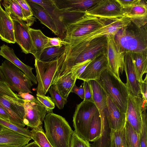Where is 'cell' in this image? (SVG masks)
Returning a JSON list of instances; mask_svg holds the SVG:
<instances>
[{"label":"cell","mask_w":147,"mask_h":147,"mask_svg":"<svg viewBox=\"0 0 147 147\" xmlns=\"http://www.w3.org/2000/svg\"><path fill=\"white\" fill-rule=\"evenodd\" d=\"M145 21L141 20L138 23L136 21L135 27L132 20L129 24L119 30L114 36L117 45L122 54L147 53L146 30L140 25L146 23Z\"/></svg>","instance_id":"6da1fadb"},{"label":"cell","mask_w":147,"mask_h":147,"mask_svg":"<svg viewBox=\"0 0 147 147\" xmlns=\"http://www.w3.org/2000/svg\"><path fill=\"white\" fill-rule=\"evenodd\" d=\"M107 47V37L104 36L91 41L78 52L65 56L64 60L58 64L52 84H54L69 73L74 67L87 60H92L101 54L106 53Z\"/></svg>","instance_id":"7a4b0ae2"},{"label":"cell","mask_w":147,"mask_h":147,"mask_svg":"<svg viewBox=\"0 0 147 147\" xmlns=\"http://www.w3.org/2000/svg\"><path fill=\"white\" fill-rule=\"evenodd\" d=\"M44 122L45 135L53 147H70L74 131L64 118L53 112L47 113Z\"/></svg>","instance_id":"3957f363"},{"label":"cell","mask_w":147,"mask_h":147,"mask_svg":"<svg viewBox=\"0 0 147 147\" xmlns=\"http://www.w3.org/2000/svg\"><path fill=\"white\" fill-rule=\"evenodd\" d=\"M96 81L120 110L125 114L129 94L125 84L107 69Z\"/></svg>","instance_id":"277c9868"},{"label":"cell","mask_w":147,"mask_h":147,"mask_svg":"<svg viewBox=\"0 0 147 147\" xmlns=\"http://www.w3.org/2000/svg\"><path fill=\"white\" fill-rule=\"evenodd\" d=\"M104 24L103 19L86 12L78 19L65 24V33L63 40L70 43L79 38L101 27Z\"/></svg>","instance_id":"5b68a950"},{"label":"cell","mask_w":147,"mask_h":147,"mask_svg":"<svg viewBox=\"0 0 147 147\" xmlns=\"http://www.w3.org/2000/svg\"><path fill=\"white\" fill-rule=\"evenodd\" d=\"M64 24L83 16L100 0H53Z\"/></svg>","instance_id":"8992f818"},{"label":"cell","mask_w":147,"mask_h":147,"mask_svg":"<svg viewBox=\"0 0 147 147\" xmlns=\"http://www.w3.org/2000/svg\"><path fill=\"white\" fill-rule=\"evenodd\" d=\"M98 111L90 100H84L76 106L73 116L74 132L83 139L88 140L90 126L93 116Z\"/></svg>","instance_id":"52a82bcc"},{"label":"cell","mask_w":147,"mask_h":147,"mask_svg":"<svg viewBox=\"0 0 147 147\" xmlns=\"http://www.w3.org/2000/svg\"><path fill=\"white\" fill-rule=\"evenodd\" d=\"M0 66L5 82L12 91L32 93V81L18 67L7 60Z\"/></svg>","instance_id":"ba28073f"},{"label":"cell","mask_w":147,"mask_h":147,"mask_svg":"<svg viewBox=\"0 0 147 147\" xmlns=\"http://www.w3.org/2000/svg\"><path fill=\"white\" fill-rule=\"evenodd\" d=\"M59 59L49 62H42L35 59L36 78L38 82L36 94L45 95L49 91L56 71Z\"/></svg>","instance_id":"9c48e42d"},{"label":"cell","mask_w":147,"mask_h":147,"mask_svg":"<svg viewBox=\"0 0 147 147\" xmlns=\"http://www.w3.org/2000/svg\"><path fill=\"white\" fill-rule=\"evenodd\" d=\"M147 102L141 96H135L129 94L125 113L126 121L140 134L143 120L147 116Z\"/></svg>","instance_id":"30bf717a"},{"label":"cell","mask_w":147,"mask_h":147,"mask_svg":"<svg viewBox=\"0 0 147 147\" xmlns=\"http://www.w3.org/2000/svg\"><path fill=\"white\" fill-rule=\"evenodd\" d=\"M24 101V124L32 129L44 131L43 122L47 113V110L36 98L31 101Z\"/></svg>","instance_id":"8fae6325"},{"label":"cell","mask_w":147,"mask_h":147,"mask_svg":"<svg viewBox=\"0 0 147 147\" xmlns=\"http://www.w3.org/2000/svg\"><path fill=\"white\" fill-rule=\"evenodd\" d=\"M114 36H107V47L106 56L107 69L119 80L120 74H122L124 70V54L120 51L115 42Z\"/></svg>","instance_id":"7c38bea8"},{"label":"cell","mask_w":147,"mask_h":147,"mask_svg":"<svg viewBox=\"0 0 147 147\" xmlns=\"http://www.w3.org/2000/svg\"><path fill=\"white\" fill-rule=\"evenodd\" d=\"M24 101L20 98H13L0 92V107L9 115L10 122L24 127Z\"/></svg>","instance_id":"4fadbf2b"},{"label":"cell","mask_w":147,"mask_h":147,"mask_svg":"<svg viewBox=\"0 0 147 147\" xmlns=\"http://www.w3.org/2000/svg\"><path fill=\"white\" fill-rule=\"evenodd\" d=\"M86 13L102 19H117L125 17L122 8L116 0H100Z\"/></svg>","instance_id":"5bb4252c"},{"label":"cell","mask_w":147,"mask_h":147,"mask_svg":"<svg viewBox=\"0 0 147 147\" xmlns=\"http://www.w3.org/2000/svg\"><path fill=\"white\" fill-rule=\"evenodd\" d=\"M124 67L127 78L125 84L129 94L135 96H141L139 81L134 63L129 53L124 54Z\"/></svg>","instance_id":"9a60e30c"},{"label":"cell","mask_w":147,"mask_h":147,"mask_svg":"<svg viewBox=\"0 0 147 147\" xmlns=\"http://www.w3.org/2000/svg\"><path fill=\"white\" fill-rule=\"evenodd\" d=\"M106 53L101 54L92 59L78 79L87 82L99 80L102 73L107 67Z\"/></svg>","instance_id":"2e32d148"},{"label":"cell","mask_w":147,"mask_h":147,"mask_svg":"<svg viewBox=\"0 0 147 147\" xmlns=\"http://www.w3.org/2000/svg\"><path fill=\"white\" fill-rule=\"evenodd\" d=\"M13 23L15 39L22 52L26 54L29 53L32 41L29 32L30 27L22 20L11 18Z\"/></svg>","instance_id":"e0dca14e"},{"label":"cell","mask_w":147,"mask_h":147,"mask_svg":"<svg viewBox=\"0 0 147 147\" xmlns=\"http://www.w3.org/2000/svg\"><path fill=\"white\" fill-rule=\"evenodd\" d=\"M106 95L107 107L104 111L109 126L114 130L120 129L125 126V114L120 110L109 96Z\"/></svg>","instance_id":"ac0fdd59"},{"label":"cell","mask_w":147,"mask_h":147,"mask_svg":"<svg viewBox=\"0 0 147 147\" xmlns=\"http://www.w3.org/2000/svg\"><path fill=\"white\" fill-rule=\"evenodd\" d=\"M42 6L49 13L54 22L59 34L58 37L63 40L65 33V26L62 16L53 0H30Z\"/></svg>","instance_id":"d6986e66"},{"label":"cell","mask_w":147,"mask_h":147,"mask_svg":"<svg viewBox=\"0 0 147 147\" xmlns=\"http://www.w3.org/2000/svg\"><path fill=\"white\" fill-rule=\"evenodd\" d=\"M0 55L11 62L26 75L35 84L37 83L36 77L32 72L33 68L22 62L16 56L14 51L7 45L3 44L0 47Z\"/></svg>","instance_id":"ffe728a7"},{"label":"cell","mask_w":147,"mask_h":147,"mask_svg":"<svg viewBox=\"0 0 147 147\" xmlns=\"http://www.w3.org/2000/svg\"><path fill=\"white\" fill-rule=\"evenodd\" d=\"M31 139L30 138L7 129L0 133V146L23 147Z\"/></svg>","instance_id":"44dd1931"},{"label":"cell","mask_w":147,"mask_h":147,"mask_svg":"<svg viewBox=\"0 0 147 147\" xmlns=\"http://www.w3.org/2000/svg\"><path fill=\"white\" fill-rule=\"evenodd\" d=\"M0 38L8 43H15L13 23L10 16L4 10L0 3Z\"/></svg>","instance_id":"7402d4cb"},{"label":"cell","mask_w":147,"mask_h":147,"mask_svg":"<svg viewBox=\"0 0 147 147\" xmlns=\"http://www.w3.org/2000/svg\"><path fill=\"white\" fill-rule=\"evenodd\" d=\"M29 32L32 41L29 53L32 54L35 59L38 60L42 51L46 48L49 37L39 29L30 27Z\"/></svg>","instance_id":"603a6c76"},{"label":"cell","mask_w":147,"mask_h":147,"mask_svg":"<svg viewBox=\"0 0 147 147\" xmlns=\"http://www.w3.org/2000/svg\"><path fill=\"white\" fill-rule=\"evenodd\" d=\"M26 1L32 9L33 16L58 37L59 34L55 24L49 13L39 5L32 2L30 0Z\"/></svg>","instance_id":"cb8c5ba5"},{"label":"cell","mask_w":147,"mask_h":147,"mask_svg":"<svg viewBox=\"0 0 147 147\" xmlns=\"http://www.w3.org/2000/svg\"><path fill=\"white\" fill-rule=\"evenodd\" d=\"M90 88L91 101L95 105L99 112L105 110L107 107V95L104 91L96 80L87 81Z\"/></svg>","instance_id":"d4e9b609"},{"label":"cell","mask_w":147,"mask_h":147,"mask_svg":"<svg viewBox=\"0 0 147 147\" xmlns=\"http://www.w3.org/2000/svg\"><path fill=\"white\" fill-rule=\"evenodd\" d=\"M77 79L72 71L58 80L52 86L62 97L67 100Z\"/></svg>","instance_id":"484cf974"},{"label":"cell","mask_w":147,"mask_h":147,"mask_svg":"<svg viewBox=\"0 0 147 147\" xmlns=\"http://www.w3.org/2000/svg\"><path fill=\"white\" fill-rule=\"evenodd\" d=\"M101 120L102 126L98 138L93 142L91 147H111V129L106 118L105 111L99 112Z\"/></svg>","instance_id":"4316f807"},{"label":"cell","mask_w":147,"mask_h":147,"mask_svg":"<svg viewBox=\"0 0 147 147\" xmlns=\"http://www.w3.org/2000/svg\"><path fill=\"white\" fill-rule=\"evenodd\" d=\"M122 9L125 17L133 20L147 19V4L142 0L131 7Z\"/></svg>","instance_id":"83f0119b"},{"label":"cell","mask_w":147,"mask_h":147,"mask_svg":"<svg viewBox=\"0 0 147 147\" xmlns=\"http://www.w3.org/2000/svg\"><path fill=\"white\" fill-rule=\"evenodd\" d=\"M140 82L143 75L147 72V53H129Z\"/></svg>","instance_id":"f1b7e54d"},{"label":"cell","mask_w":147,"mask_h":147,"mask_svg":"<svg viewBox=\"0 0 147 147\" xmlns=\"http://www.w3.org/2000/svg\"><path fill=\"white\" fill-rule=\"evenodd\" d=\"M65 46L46 48L42 51L38 60L44 62L57 60L65 53Z\"/></svg>","instance_id":"f546056e"},{"label":"cell","mask_w":147,"mask_h":147,"mask_svg":"<svg viewBox=\"0 0 147 147\" xmlns=\"http://www.w3.org/2000/svg\"><path fill=\"white\" fill-rule=\"evenodd\" d=\"M2 4L5 11L11 17L23 21L21 7L16 0H4Z\"/></svg>","instance_id":"4dcf8cb0"},{"label":"cell","mask_w":147,"mask_h":147,"mask_svg":"<svg viewBox=\"0 0 147 147\" xmlns=\"http://www.w3.org/2000/svg\"><path fill=\"white\" fill-rule=\"evenodd\" d=\"M102 126L101 120L98 111L92 118L90 126L88 141L93 142L96 140L100 134Z\"/></svg>","instance_id":"1f68e13d"},{"label":"cell","mask_w":147,"mask_h":147,"mask_svg":"<svg viewBox=\"0 0 147 147\" xmlns=\"http://www.w3.org/2000/svg\"><path fill=\"white\" fill-rule=\"evenodd\" d=\"M111 130V147H127L125 126L119 130Z\"/></svg>","instance_id":"d6a6232c"},{"label":"cell","mask_w":147,"mask_h":147,"mask_svg":"<svg viewBox=\"0 0 147 147\" xmlns=\"http://www.w3.org/2000/svg\"><path fill=\"white\" fill-rule=\"evenodd\" d=\"M125 128L127 147H141L139 134L126 121Z\"/></svg>","instance_id":"836d02e7"},{"label":"cell","mask_w":147,"mask_h":147,"mask_svg":"<svg viewBox=\"0 0 147 147\" xmlns=\"http://www.w3.org/2000/svg\"><path fill=\"white\" fill-rule=\"evenodd\" d=\"M21 7L23 21L30 27L34 23L35 18L33 17L32 9L26 0H16Z\"/></svg>","instance_id":"e575fe53"},{"label":"cell","mask_w":147,"mask_h":147,"mask_svg":"<svg viewBox=\"0 0 147 147\" xmlns=\"http://www.w3.org/2000/svg\"><path fill=\"white\" fill-rule=\"evenodd\" d=\"M0 126L31 138V131L28 128L13 123L0 118Z\"/></svg>","instance_id":"d590c367"},{"label":"cell","mask_w":147,"mask_h":147,"mask_svg":"<svg viewBox=\"0 0 147 147\" xmlns=\"http://www.w3.org/2000/svg\"><path fill=\"white\" fill-rule=\"evenodd\" d=\"M31 138L40 147H53L44 131L32 129Z\"/></svg>","instance_id":"8d00e7d4"},{"label":"cell","mask_w":147,"mask_h":147,"mask_svg":"<svg viewBox=\"0 0 147 147\" xmlns=\"http://www.w3.org/2000/svg\"><path fill=\"white\" fill-rule=\"evenodd\" d=\"M49 91L55 105L60 109H63L67 100L63 98L52 86L50 87Z\"/></svg>","instance_id":"74e56055"},{"label":"cell","mask_w":147,"mask_h":147,"mask_svg":"<svg viewBox=\"0 0 147 147\" xmlns=\"http://www.w3.org/2000/svg\"><path fill=\"white\" fill-rule=\"evenodd\" d=\"M37 99L40 102L47 111V113L53 112V110L55 107V105L51 98L49 96L36 95Z\"/></svg>","instance_id":"f35d334b"},{"label":"cell","mask_w":147,"mask_h":147,"mask_svg":"<svg viewBox=\"0 0 147 147\" xmlns=\"http://www.w3.org/2000/svg\"><path fill=\"white\" fill-rule=\"evenodd\" d=\"M70 147H91L89 142L81 138L74 131L71 139Z\"/></svg>","instance_id":"ab89813d"},{"label":"cell","mask_w":147,"mask_h":147,"mask_svg":"<svg viewBox=\"0 0 147 147\" xmlns=\"http://www.w3.org/2000/svg\"><path fill=\"white\" fill-rule=\"evenodd\" d=\"M147 116L143 119L140 135L141 147H147Z\"/></svg>","instance_id":"60d3db41"},{"label":"cell","mask_w":147,"mask_h":147,"mask_svg":"<svg viewBox=\"0 0 147 147\" xmlns=\"http://www.w3.org/2000/svg\"><path fill=\"white\" fill-rule=\"evenodd\" d=\"M92 60H87L76 65L70 69L69 72L72 71L74 75L78 79V78Z\"/></svg>","instance_id":"b9f144b4"},{"label":"cell","mask_w":147,"mask_h":147,"mask_svg":"<svg viewBox=\"0 0 147 147\" xmlns=\"http://www.w3.org/2000/svg\"><path fill=\"white\" fill-rule=\"evenodd\" d=\"M69 44V43L64 41L58 37H49L48 43L46 48L53 46L60 47L68 45Z\"/></svg>","instance_id":"7bdbcfd3"},{"label":"cell","mask_w":147,"mask_h":147,"mask_svg":"<svg viewBox=\"0 0 147 147\" xmlns=\"http://www.w3.org/2000/svg\"><path fill=\"white\" fill-rule=\"evenodd\" d=\"M0 92L13 98H19L18 94L14 93L5 83L0 81Z\"/></svg>","instance_id":"ee69618b"},{"label":"cell","mask_w":147,"mask_h":147,"mask_svg":"<svg viewBox=\"0 0 147 147\" xmlns=\"http://www.w3.org/2000/svg\"><path fill=\"white\" fill-rule=\"evenodd\" d=\"M122 8L131 7L140 2L141 0H116Z\"/></svg>","instance_id":"f6af8a7d"},{"label":"cell","mask_w":147,"mask_h":147,"mask_svg":"<svg viewBox=\"0 0 147 147\" xmlns=\"http://www.w3.org/2000/svg\"><path fill=\"white\" fill-rule=\"evenodd\" d=\"M141 98L143 100L147 102V75L145 79L141 82L140 85Z\"/></svg>","instance_id":"bcb514c9"},{"label":"cell","mask_w":147,"mask_h":147,"mask_svg":"<svg viewBox=\"0 0 147 147\" xmlns=\"http://www.w3.org/2000/svg\"><path fill=\"white\" fill-rule=\"evenodd\" d=\"M83 86L84 91V100L91 101L90 90L88 82L84 81Z\"/></svg>","instance_id":"7dc6e473"},{"label":"cell","mask_w":147,"mask_h":147,"mask_svg":"<svg viewBox=\"0 0 147 147\" xmlns=\"http://www.w3.org/2000/svg\"><path fill=\"white\" fill-rule=\"evenodd\" d=\"M71 92H74L78 95L81 99L84 98V91L83 86L82 85L78 87L75 84L73 86Z\"/></svg>","instance_id":"c3c4849f"},{"label":"cell","mask_w":147,"mask_h":147,"mask_svg":"<svg viewBox=\"0 0 147 147\" xmlns=\"http://www.w3.org/2000/svg\"><path fill=\"white\" fill-rule=\"evenodd\" d=\"M19 96L22 98L23 99L29 101H31L34 100L35 98L28 92H18Z\"/></svg>","instance_id":"681fc988"},{"label":"cell","mask_w":147,"mask_h":147,"mask_svg":"<svg viewBox=\"0 0 147 147\" xmlns=\"http://www.w3.org/2000/svg\"><path fill=\"white\" fill-rule=\"evenodd\" d=\"M0 118L10 122V117L9 115L5 110L1 107H0Z\"/></svg>","instance_id":"f907efd6"},{"label":"cell","mask_w":147,"mask_h":147,"mask_svg":"<svg viewBox=\"0 0 147 147\" xmlns=\"http://www.w3.org/2000/svg\"><path fill=\"white\" fill-rule=\"evenodd\" d=\"M23 147H40L35 142L28 144Z\"/></svg>","instance_id":"816d5d0a"},{"label":"cell","mask_w":147,"mask_h":147,"mask_svg":"<svg viewBox=\"0 0 147 147\" xmlns=\"http://www.w3.org/2000/svg\"><path fill=\"white\" fill-rule=\"evenodd\" d=\"M0 81L3 82H5V78L2 72L1 66H0Z\"/></svg>","instance_id":"f5cc1de1"},{"label":"cell","mask_w":147,"mask_h":147,"mask_svg":"<svg viewBox=\"0 0 147 147\" xmlns=\"http://www.w3.org/2000/svg\"><path fill=\"white\" fill-rule=\"evenodd\" d=\"M7 129L4 128L2 127H0V133L3 132Z\"/></svg>","instance_id":"db71d44e"},{"label":"cell","mask_w":147,"mask_h":147,"mask_svg":"<svg viewBox=\"0 0 147 147\" xmlns=\"http://www.w3.org/2000/svg\"><path fill=\"white\" fill-rule=\"evenodd\" d=\"M0 147H4V146H0Z\"/></svg>","instance_id":"11a10c76"},{"label":"cell","mask_w":147,"mask_h":147,"mask_svg":"<svg viewBox=\"0 0 147 147\" xmlns=\"http://www.w3.org/2000/svg\"><path fill=\"white\" fill-rule=\"evenodd\" d=\"M1 0H0V3H1Z\"/></svg>","instance_id":"9f6ffc18"}]
</instances>
